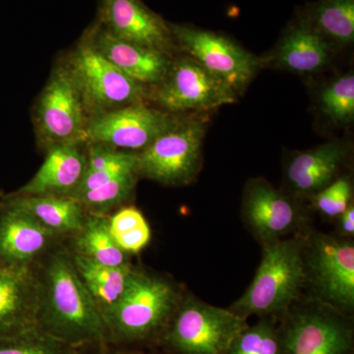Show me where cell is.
I'll return each mask as SVG.
<instances>
[{
  "mask_svg": "<svg viewBox=\"0 0 354 354\" xmlns=\"http://www.w3.org/2000/svg\"><path fill=\"white\" fill-rule=\"evenodd\" d=\"M109 230L113 239L127 234L133 228L139 227L143 223H148L145 216L134 207H127L116 212L113 216L109 218Z\"/></svg>",
  "mask_w": 354,
  "mask_h": 354,
  "instance_id": "f546056e",
  "label": "cell"
},
{
  "mask_svg": "<svg viewBox=\"0 0 354 354\" xmlns=\"http://www.w3.org/2000/svg\"><path fill=\"white\" fill-rule=\"evenodd\" d=\"M305 277L301 243L295 239L268 242L252 283L230 310L244 319L286 315Z\"/></svg>",
  "mask_w": 354,
  "mask_h": 354,
  "instance_id": "3957f363",
  "label": "cell"
},
{
  "mask_svg": "<svg viewBox=\"0 0 354 354\" xmlns=\"http://www.w3.org/2000/svg\"><path fill=\"white\" fill-rule=\"evenodd\" d=\"M339 218V227L344 234H354V207L353 204L349 205L348 209L342 214Z\"/></svg>",
  "mask_w": 354,
  "mask_h": 354,
  "instance_id": "4dcf8cb0",
  "label": "cell"
},
{
  "mask_svg": "<svg viewBox=\"0 0 354 354\" xmlns=\"http://www.w3.org/2000/svg\"><path fill=\"white\" fill-rule=\"evenodd\" d=\"M3 197L2 196L1 193H0V208H1L2 200H3Z\"/></svg>",
  "mask_w": 354,
  "mask_h": 354,
  "instance_id": "836d02e7",
  "label": "cell"
},
{
  "mask_svg": "<svg viewBox=\"0 0 354 354\" xmlns=\"http://www.w3.org/2000/svg\"><path fill=\"white\" fill-rule=\"evenodd\" d=\"M58 237L30 214L2 200L0 208V263L2 266L34 265Z\"/></svg>",
  "mask_w": 354,
  "mask_h": 354,
  "instance_id": "2e32d148",
  "label": "cell"
},
{
  "mask_svg": "<svg viewBox=\"0 0 354 354\" xmlns=\"http://www.w3.org/2000/svg\"><path fill=\"white\" fill-rule=\"evenodd\" d=\"M4 199L24 209L58 236L75 234L83 227L88 215L85 207L72 197L12 194Z\"/></svg>",
  "mask_w": 354,
  "mask_h": 354,
  "instance_id": "ffe728a7",
  "label": "cell"
},
{
  "mask_svg": "<svg viewBox=\"0 0 354 354\" xmlns=\"http://www.w3.org/2000/svg\"><path fill=\"white\" fill-rule=\"evenodd\" d=\"M88 116L73 80L64 64L53 70L39 95L35 114L41 145L87 143Z\"/></svg>",
  "mask_w": 354,
  "mask_h": 354,
  "instance_id": "8992f818",
  "label": "cell"
},
{
  "mask_svg": "<svg viewBox=\"0 0 354 354\" xmlns=\"http://www.w3.org/2000/svg\"><path fill=\"white\" fill-rule=\"evenodd\" d=\"M324 111L337 122H349L354 116V76L348 74L330 84L322 94Z\"/></svg>",
  "mask_w": 354,
  "mask_h": 354,
  "instance_id": "83f0119b",
  "label": "cell"
},
{
  "mask_svg": "<svg viewBox=\"0 0 354 354\" xmlns=\"http://www.w3.org/2000/svg\"><path fill=\"white\" fill-rule=\"evenodd\" d=\"M138 172L129 171L111 179L99 187L77 195L75 199L85 207L88 214L104 215L127 202L136 186Z\"/></svg>",
  "mask_w": 354,
  "mask_h": 354,
  "instance_id": "d4e9b609",
  "label": "cell"
},
{
  "mask_svg": "<svg viewBox=\"0 0 354 354\" xmlns=\"http://www.w3.org/2000/svg\"><path fill=\"white\" fill-rule=\"evenodd\" d=\"M346 153L342 142H330L298 153L288 165V181L298 192L318 193L333 183Z\"/></svg>",
  "mask_w": 354,
  "mask_h": 354,
  "instance_id": "d6986e66",
  "label": "cell"
},
{
  "mask_svg": "<svg viewBox=\"0 0 354 354\" xmlns=\"http://www.w3.org/2000/svg\"><path fill=\"white\" fill-rule=\"evenodd\" d=\"M171 28L177 46L235 91L245 86L255 74V58L225 37L185 25Z\"/></svg>",
  "mask_w": 354,
  "mask_h": 354,
  "instance_id": "8fae6325",
  "label": "cell"
},
{
  "mask_svg": "<svg viewBox=\"0 0 354 354\" xmlns=\"http://www.w3.org/2000/svg\"><path fill=\"white\" fill-rule=\"evenodd\" d=\"M152 95L169 113L209 111L235 101L234 88L190 57L171 64Z\"/></svg>",
  "mask_w": 354,
  "mask_h": 354,
  "instance_id": "30bf717a",
  "label": "cell"
},
{
  "mask_svg": "<svg viewBox=\"0 0 354 354\" xmlns=\"http://www.w3.org/2000/svg\"><path fill=\"white\" fill-rule=\"evenodd\" d=\"M281 330V354H353V326L330 305L286 314Z\"/></svg>",
  "mask_w": 354,
  "mask_h": 354,
  "instance_id": "ba28073f",
  "label": "cell"
},
{
  "mask_svg": "<svg viewBox=\"0 0 354 354\" xmlns=\"http://www.w3.org/2000/svg\"><path fill=\"white\" fill-rule=\"evenodd\" d=\"M247 319L195 298L181 300L158 346L169 354H230Z\"/></svg>",
  "mask_w": 354,
  "mask_h": 354,
  "instance_id": "277c9868",
  "label": "cell"
},
{
  "mask_svg": "<svg viewBox=\"0 0 354 354\" xmlns=\"http://www.w3.org/2000/svg\"><path fill=\"white\" fill-rule=\"evenodd\" d=\"M86 144H69L48 149L46 160L27 184L13 194L23 196L71 197L87 167Z\"/></svg>",
  "mask_w": 354,
  "mask_h": 354,
  "instance_id": "e0dca14e",
  "label": "cell"
},
{
  "mask_svg": "<svg viewBox=\"0 0 354 354\" xmlns=\"http://www.w3.org/2000/svg\"><path fill=\"white\" fill-rule=\"evenodd\" d=\"M79 349L39 328L9 339H0V354H77Z\"/></svg>",
  "mask_w": 354,
  "mask_h": 354,
  "instance_id": "4316f807",
  "label": "cell"
},
{
  "mask_svg": "<svg viewBox=\"0 0 354 354\" xmlns=\"http://www.w3.org/2000/svg\"><path fill=\"white\" fill-rule=\"evenodd\" d=\"M314 283L327 304L339 312L354 306V246L353 242L320 236L311 255Z\"/></svg>",
  "mask_w": 354,
  "mask_h": 354,
  "instance_id": "4fadbf2b",
  "label": "cell"
},
{
  "mask_svg": "<svg viewBox=\"0 0 354 354\" xmlns=\"http://www.w3.org/2000/svg\"><path fill=\"white\" fill-rule=\"evenodd\" d=\"M104 346H88L80 348L77 354H102V348Z\"/></svg>",
  "mask_w": 354,
  "mask_h": 354,
  "instance_id": "d6a6232c",
  "label": "cell"
},
{
  "mask_svg": "<svg viewBox=\"0 0 354 354\" xmlns=\"http://www.w3.org/2000/svg\"><path fill=\"white\" fill-rule=\"evenodd\" d=\"M204 135L203 121H179L137 153L138 176L167 185L189 183L199 169Z\"/></svg>",
  "mask_w": 354,
  "mask_h": 354,
  "instance_id": "52a82bcc",
  "label": "cell"
},
{
  "mask_svg": "<svg viewBox=\"0 0 354 354\" xmlns=\"http://www.w3.org/2000/svg\"><path fill=\"white\" fill-rule=\"evenodd\" d=\"M75 84L88 118L113 109L145 102L148 88L116 68L84 37L64 64Z\"/></svg>",
  "mask_w": 354,
  "mask_h": 354,
  "instance_id": "5b68a950",
  "label": "cell"
},
{
  "mask_svg": "<svg viewBox=\"0 0 354 354\" xmlns=\"http://www.w3.org/2000/svg\"><path fill=\"white\" fill-rule=\"evenodd\" d=\"M243 212L249 227L264 244L288 234L300 218L297 206L265 181H257L247 190Z\"/></svg>",
  "mask_w": 354,
  "mask_h": 354,
  "instance_id": "ac0fdd59",
  "label": "cell"
},
{
  "mask_svg": "<svg viewBox=\"0 0 354 354\" xmlns=\"http://www.w3.org/2000/svg\"><path fill=\"white\" fill-rule=\"evenodd\" d=\"M2 265L1 263H0V269H1Z\"/></svg>",
  "mask_w": 354,
  "mask_h": 354,
  "instance_id": "e575fe53",
  "label": "cell"
},
{
  "mask_svg": "<svg viewBox=\"0 0 354 354\" xmlns=\"http://www.w3.org/2000/svg\"><path fill=\"white\" fill-rule=\"evenodd\" d=\"M230 354H281V330L274 318L265 317L247 326L234 339Z\"/></svg>",
  "mask_w": 354,
  "mask_h": 354,
  "instance_id": "484cf974",
  "label": "cell"
},
{
  "mask_svg": "<svg viewBox=\"0 0 354 354\" xmlns=\"http://www.w3.org/2000/svg\"><path fill=\"white\" fill-rule=\"evenodd\" d=\"M176 116L137 102L88 118L87 143H101L120 151H143L178 124ZM86 143V144H87Z\"/></svg>",
  "mask_w": 354,
  "mask_h": 354,
  "instance_id": "9c48e42d",
  "label": "cell"
},
{
  "mask_svg": "<svg viewBox=\"0 0 354 354\" xmlns=\"http://www.w3.org/2000/svg\"><path fill=\"white\" fill-rule=\"evenodd\" d=\"M99 23L113 36L171 55L176 46L171 25L141 0H101Z\"/></svg>",
  "mask_w": 354,
  "mask_h": 354,
  "instance_id": "7c38bea8",
  "label": "cell"
},
{
  "mask_svg": "<svg viewBox=\"0 0 354 354\" xmlns=\"http://www.w3.org/2000/svg\"><path fill=\"white\" fill-rule=\"evenodd\" d=\"M73 236L71 253L113 267L129 263L128 254L118 245L111 235L106 216L88 214L83 227Z\"/></svg>",
  "mask_w": 354,
  "mask_h": 354,
  "instance_id": "603a6c76",
  "label": "cell"
},
{
  "mask_svg": "<svg viewBox=\"0 0 354 354\" xmlns=\"http://www.w3.org/2000/svg\"><path fill=\"white\" fill-rule=\"evenodd\" d=\"M91 46L122 73L143 85H158L171 66L169 55L113 36L100 23L86 32Z\"/></svg>",
  "mask_w": 354,
  "mask_h": 354,
  "instance_id": "9a60e30c",
  "label": "cell"
},
{
  "mask_svg": "<svg viewBox=\"0 0 354 354\" xmlns=\"http://www.w3.org/2000/svg\"><path fill=\"white\" fill-rule=\"evenodd\" d=\"M351 199V185L348 179L339 178L317 193L316 208L329 218H339L348 208Z\"/></svg>",
  "mask_w": 354,
  "mask_h": 354,
  "instance_id": "f1b7e54d",
  "label": "cell"
},
{
  "mask_svg": "<svg viewBox=\"0 0 354 354\" xmlns=\"http://www.w3.org/2000/svg\"><path fill=\"white\" fill-rule=\"evenodd\" d=\"M39 277V329L76 348L106 346L101 311L81 281L71 253H51Z\"/></svg>",
  "mask_w": 354,
  "mask_h": 354,
  "instance_id": "6da1fadb",
  "label": "cell"
},
{
  "mask_svg": "<svg viewBox=\"0 0 354 354\" xmlns=\"http://www.w3.org/2000/svg\"><path fill=\"white\" fill-rule=\"evenodd\" d=\"M316 32L339 44L354 39V0H323L314 9Z\"/></svg>",
  "mask_w": 354,
  "mask_h": 354,
  "instance_id": "cb8c5ba5",
  "label": "cell"
},
{
  "mask_svg": "<svg viewBox=\"0 0 354 354\" xmlns=\"http://www.w3.org/2000/svg\"><path fill=\"white\" fill-rule=\"evenodd\" d=\"M180 302L174 283L135 268L122 297L102 314L106 346H158Z\"/></svg>",
  "mask_w": 354,
  "mask_h": 354,
  "instance_id": "7a4b0ae2",
  "label": "cell"
},
{
  "mask_svg": "<svg viewBox=\"0 0 354 354\" xmlns=\"http://www.w3.org/2000/svg\"><path fill=\"white\" fill-rule=\"evenodd\" d=\"M39 277L34 265L0 269V339L39 328Z\"/></svg>",
  "mask_w": 354,
  "mask_h": 354,
  "instance_id": "5bb4252c",
  "label": "cell"
},
{
  "mask_svg": "<svg viewBox=\"0 0 354 354\" xmlns=\"http://www.w3.org/2000/svg\"><path fill=\"white\" fill-rule=\"evenodd\" d=\"M102 354H158L157 353H149V351H138L124 348V346H104L102 348Z\"/></svg>",
  "mask_w": 354,
  "mask_h": 354,
  "instance_id": "1f68e13d",
  "label": "cell"
},
{
  "mask_svg": "<svg viewBox=\"0 0 354 354\" xmlns=\"http://www.w3.org/2000/svg\"><path fill=\"white\" fill-rule=\"evenodd\" d=\"M276 55L281 66L299 73H311L327 64L330 50L324 37L302 25L286 35Z\"/></svg>",
  "mask_w": 354,
  "mask_h": 354,
  "instance_id": "7402d4cb",
  "label": "cell"
},
{
  "mask_svg": "<svg viewBox=\"0 0 354 354\" xmlns=\"http://www.w3.org/2000/svg\"><path fill=\"white\" fill-rule=\"evenodd\" d=\"M71 258L81 281L102 314L122 297L135 269L130 263L113 267L78 254L71 253Z\"/></svg>",
  "mask_w": 354,
  "mask_h": 354,
  "instance_id": "44dd1931",
  "label": "cell"
}]
</instances>
